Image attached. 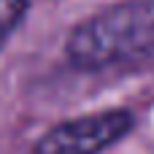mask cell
Masks as SVG:
<instances>
[{
    "instance_id": "cell-1",
    "label": "cell",
    "mask_w": 154,
    "mask_h": 154,
    "mask_svg": "<svg viewBox=\"0 0 154 154\" xmlns=\"http://www.w3.org/2000/svg\"><path fill=\"white\" fill-rule=\"evenodd\" d=\"M79 70L127 68L154 60V3H125L81 22L65 43Z\"/></svg>"
},
{
    "instance_id": "cell-2",
    "label": "cell",
    "mask_w": 154,
    "mask_h": 154,
    "mask_svg": "<svg viewBox=\"0 0 154 154\" xmlns=\"http://www.w3.org/2000/svg\"><path fill=\"white\" fill-rule=\"evenodd\" d=\"M133 127L130 111H103V114H87L70 122L57 125L49 130L32 154H100L111 143L122 141Z\"/></svg>"
},
{
    "instance_id": "cell-3",
    "label": "cell",
    "mask_w": 154,
    "mask_h": 154,
    "mask_svg": "<svg viewBox=\"0 0 154 154\" xmlns=\"http://www.w3.org/2000/svg\"><path fill=\"white\" fill-rule=\"evenodd\" d=\"M27 5L30 0H0V46L8 41L14 27L22 22V16L27 14Z\"/></svg>"
}]
</instances>
